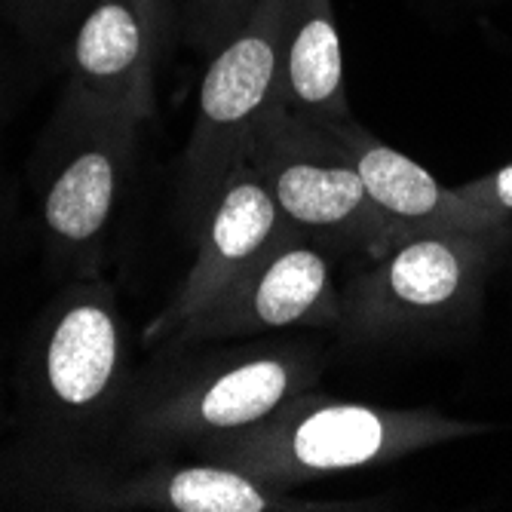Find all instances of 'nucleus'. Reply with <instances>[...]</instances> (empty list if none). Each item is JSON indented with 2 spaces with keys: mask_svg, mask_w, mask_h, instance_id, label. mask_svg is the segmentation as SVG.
Segmentation results:
<instances>
[{
  "mask_svg": "<svg viewBox=\"0 0 512 512\" xmlns=\"http://www.w3.org/2000/svg\"><path fill=\"white\" fill-rule=\"evenodd\" d=\"M138 368L117 289L65 279L19 353L13 448L59 463H114Z\"/></svg>",
  "mask_w": 512,
  "mask_h": 512,
  "instance_id": "f257e3e1",
  "label": "nucleus"
},
{
  "mask_svg": "<svg viewBox=\"0 0 512 512\" xmlns=\"http://www.w3.org/2000/svg\"><path fill=\"white\" fill-rule=\"evenodd\" d=\"M329 353L316 341L246 338L160 347L135 375L114 467L178 457L313 390Z\"/></svg>",
  "mask_w": 512,
  "mask_h": 512,
  "instance_id": "f03ea898",
  "label": "nucleus"
},
{
  "mask_svg": "<svg viewBox=\"0 0 512 512\" xmlns=\"http://www.w3.org/2000/svg\"><path fill=\"white\" fill-rule=\"evenodd\" d=\"M482 433H491V427L454 421L430 408L347 402L304 390L258 424L203 439L184 454L227 463L264 485L292 491L316 479L381 467L414 451Z\"/></svg>",
  "mask_w": 512,
  "mask_h": 512,
  "instance_id": "7ed1b4c3",
  "label": "nucleus"
},
{
  "mask_svg": "<svg viewBox=\"0 0 512 512\" xmlns=\"http://www.w3.org/2000/svg\"><path fill=\"white\" fill-rule=\"evenodd\" d=\"M138 132L142 126L126 117L59 99L31 160L43 249L56 276H102Z\"/></svg>",
  "mask_w": 512,
  "mask_h": 512,
  "instance_id": "20e7f679",
  "label": "nucleus"
},
{
  "mask_svg": "<svg viewBox=\"0 0 512 512\" xmlns=\"http://www.w3.org/2000/svg\"><path fill=\"white\" fill-rule=\"evenodd\" d=\"M509 227L414 230L350 279L341 292L335 335L341 344H390L442 329L476 310L497 246Z\"/></svg>",
  "mask_w": 512,
  "mask_h": 512,
  "instance_id": "39448f33",
  "label": "nucleus"
},
{
  "mask_svg": "<svg viewBox=\"0 0 512 512\" xmlns=\"http://www.w3.org/2000/svg\"><path fill=\"white\" fill-rule=\"evenodd\" d=\"M246 163L264 181L286 224L329 255L371 261L402 237L368 197L344 145L319 123L273 105L252 135Z\"/></svg>",
  "mask_w": 512,
  "mask_h": 512,
  "instance_id": "423d86ee",
  "label": "nucleus"
},
{
  "mask_svg": "<svg viewBox=\"0 0 512 512\" xmlns=\"http://www.w3.org/2000/svg\"><path fill=\"white\" fill-rule=\"evenodd\" d=\"M279 83V0L209 59L197 96V120L181 157L178 212L197 237L227 175L246 163L252 135L276 105Z\"/></svg>",
  "mask_w": 512,
  "mask_h": 512,
  "instance_id": "0eeeda50",
  "label": "nucleus"
},
{
  "mask_svg": "<svg viewBox=\"0 0 512 512\" xmlns=\"http://www.w3.org/2000/svg\"><path fill=\"white\" fill-rule=\"evenodd\" d=\"M338 316L341 292L332 276V255L289 230L163 347L335 329Z\"/></svg>",
  "mask_w": 512,
  "mask_h": 512,
  "instance_id": "6e6552de",
  "label": "nucleus"
},
{
  "mask_svg": "<svg viewBox=\"0 0 512 512\" xmlns=\"http://www.w3.org/2000/svg\"><path fill=\"white\" fill-rule=\"evenodd\" d=\"M289 230L292 227L279 215L258 172L249 163H240L221 184L200 227L197 255L184 273L181 286L142 332L145 350L154 353L169 338H175L200 310H206L218 298V292H224Z\"/></svg>",
  "mask_w": 512,
  "mask_h": 512,
  "instance_id": "1a4fd4ad",
  "label": "nucleus"
},
{
  "mask_svg": "<svg viewBox=\"0 0 512 512\" xmlns=\"http://www.w3.org/2000/svg\"><path fill=\"white\" fill-rule=\"evenodd\" d=\"M62 96L145 126L157 114V56L132 0H99L77 25Z\"/></svg>",
  "mask_w": 512,
  "mask_h": 512,
  "instance_id": "9d476101",
  "label": "nucleus"
},
{
  "mask_svg": "<svg viewBox=\"0 0 512 512\" xmlns=\"http://www.w3.org/2000/svg\"><path fill=\"white\" fill-rule=\"evenodd\" d=\"M329 129L350 154L356 172L365 181L368 197L393 221L399 234L414 230H491L494 224L476 212L454 188H445L421 163L390 148L375 132H368L356 117L329 123Z\"/></svg>",
  "mask_w": 512,
  "mask_h": 512,
  "instance_id": "9b49d317",
  "label": "nucleus"
},
{
  "mask_svg": "<svg viewBox=\"0 0 512 512\" xmlns=\"http://www.w3.org/2000/svg\"><path fill=\"white\" fill-rule=\"evenodd\" d=\"M276 105L319 126L353 117L332 0H279Z\"/></svg>",
  "mask_w": 512,
  "mask_h": 512,
  "instance_id": "f8f14e48",
  "label": "nucleus"
},
{
  "mask_svg": "<svg viewBox=\"0 0 512 512\" xmlns=\"http://www.w3.org/2000/svg\"><path fill=\"white\" fill-rule=\"evenodd\" d=\"M99 0H0L4 19L40 59H62L83 16Z\"/></svg>",
  "mask_w": 512,
  "mask_h": 512,
  "instance_id": "ddd939ff",
  "label": "nucleus"
},
{
  "mask_svg": "<svg viewBox=\"0 0 512 512\" xmlns=\"http://www.w3.org/2000/svg\"><path fill=\"white\" fill-rule=\"evenodd\" d=\"M267 0H188L181 25L184 40L209 59L234 40Z\"/></svg>",
  "mask_w": 512,
  "mask_h": 512,
  "instance_id": "4468645a",
  "label": "nucleus"
},
{
  "mask_svg": "<svg viewBox=\"0 0 512 512\" xmlns=\"http://www.w3.org/2000/svg\"><path fill=\"white\" fill-rule=\"evenodd\" d=\"M454 191L494 224H506L512 218V163L467 184H457Z\"/></svg>",
  "mask_w": 512,
  "mask_h": 512,
  "instance_id": "2eb2a0df",
  "label": "nucleus"
},
{
  "mask_svg": "<svg viewBox=\"0 0 512 512\" xmlns=\"http://www.w3.org/2000/svg\"><path fill=\"white\" fill-rule=\"evenodd\" d=\"M138 16H142L145 28H148V37H151V50L157 56V65L160 59L169 53L172 46V37H175V7L172 0H132Z\"/></svg>",
  "mask_w": 512,
  "mask_h": 512,
  "instance_id": "dca6fc26",
  "label": "nucleus"
},
{
  "mask_svg": "<svg viewBox=\"0 0 512 512\" xmlns=\"http://www.w3.org/2000/svg\"><path fill=\"white\" fill-rule=\"evenodd\" d=\"M10 215H13V206H10V184H7V175H4V163H0V249H4L7 230H10Z\"/></svg>",
  "mask_w": 512,
  "mask_h": 512,
  "instance_id": "f3484780",
  "label": "nucleus"
},
{
  "mask_svg": "<svg viewBox=\"0 0 512 512\" xmlns=\"http://www.w3.org/2000/svg\"><path fill=\"white\" fill-rule=\"evenodd\" d=\"M10 424H13V411L7 408V387H4V375H0V436L7 433Z\"/></svg>",
  "mask_w": 512,
  "mask_h": 512,
  "instance_id": "a211bd4d",
  "label": "nucleus"
},
{
  "mask_svg": "<svg viewBox=\"0 0 512 512\" xmlns=\"http://www.w3.org/2000/svg\"><path fill=\"white\" fill-rule=\"evenodd\" d=\"M10 99H13V89L4 83V77H0V120L7 117V108H10Z\"/></svg>",
  "mask_w": 512,
  "mask_h": 512,
  "instance_id": "6ab92c4d",
  "label": "nucleus"
}]
</instances>
